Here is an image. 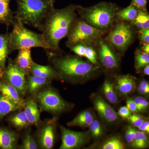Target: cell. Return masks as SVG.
Here are the masks:
<instances>
[{
    "label": "cell",
    "instance_id": "83f0119b",
    "mask_svg": "<svg viewBox=\"0 0 149 149\" xmlns=\"http://www.w3.org/2000/svg\"><path fill=\"white\" fill-rule=\"evenodd\" d=\"M149 64V54L146 53L137 48L135 52V68L136 71L139 72Z\"/></svg>",
    "mask_w": 149,
    "mask_h": 149
},
{
    "label": "cell",
    "instance_id": "4fadbf2b",
    "mask_svg": "<svg viewBox=\"0 0 149 149\" xmlns=\"http://www.w3.org/2000/svg\"><path fill=\"white\" fill-rule=\"evenodd\" d=\"M136 77L130 74L117 76L115 80L116 89L121 95H128L136 89Z\"/></svg>",
    "mask_w": 149,
    "mask_h": 149
},
{
    "label": "cell",
    "instance_id": "ffe728a7",
    "mask_svg": "<svg viewBox=\"0 0 149 149\" xmlns=\"http://www.w3.org/2000/svg\"><path fill=\"white\" fill-rule=\"evenodd\" d=\"M10 33H0V75L6 67L10 52Z\"/></svg>",
    "mask_w": 149,
    "mask_h": 149
},
{
    "label": "cell",
    "instance_id": "484cf974",
    "mask_svg": "<svg viewBox=\"0 0 149 149\" xmlns=\"http://www.w3.org/2000/svg\"><path fill=\"white\" fill-rule=\"evenodd\" d=\"M103 92L106 98L111 103L115 104L118 102V98L114 86L109 80H106L103 85Z\"/></svg>",
    "mask_w": 149,
    "mask_h": 149
},
{
    "label": "cell",
    "instance_id": "603a6c76",
    "mask_svg": "<svg viewBox=\"0 0 149 149\" xmlns=\"http://www.w3.org/2000/svg\"><path fill=\"white\" fill-rule=\"evenodd\" d=\"M22 107L16 102L0 94V120L10 113L20 109Z\"/></svg>",
    "mask_w": 149,
    "mask_h": 149
},
{
    "label": "cell",
    "instance_id": "6da1fadb",
    "mask_svg": "<svg viewBox=\"0 0 149 149\" xmlns=\"http://www.w3.org/2000/svg\"><path fill=\"white\" fill-rule=\"evenodd\" d=\"M76 7L77 5L72 4L63 8H54L46 17L42 34L50 51L57 52L61 41L67 37L78 18Z\"/></svg>",
    "mask_w": 149,
    "mask_h": 149
},
{
    "label": "cell",
    "instance_id": "cb8c5ba5",
    "mask_svg": "<svg viewBox=\"0 0 149 149\" xmlns=\"http://www.w3.org/2000/svg\"><path fill=\"white\" fill-rule=\"evenodd\" d=\"M94 119L95 117L91 112L85 110L77 115L73 120L67 123V125L69 126L86 128L89 127Z\"/></svg>",
    "mask_w": 149,
    "mask_h": 149
},
{
    "label": "cell",
    "instance_id": "8d00e7d4",
    "mask_svg": "<svg viewBox=\"0 0 149 149\" xmlns=\"http://www.w3.org/2000/svg\"><path fill=\"white\" fill-rule=\"evenodd\" d=\"M147 3L148 0H132L130 4L135 6L140 10L146 11H148Z\"/></svg>",
    "mask_w": 149,
    "mask_h": 149
},
{
    "label": "cell",
    "instance_id": "836d02e7",
    "mask_svg": "<svg viewBox=\"0 0 149 149\" xmlns=\"http://www.w3.org/2000/svg\"><path fill=\"white\" fill-rule=\"evenodd\" d=\"M20 148L23 149H37L38 147L32 136L29 133H27L23 139Z\"/></svg>",
    "mask_w": 149,
    "mask_h": 149
},
{
    "label": "cell",
    "instance_id": "f546056e",
    "mask_svg": "<svg viewBox=\"0 0 149 149\" xmlns=\"http://www.w3.org/2000/svg\"><path fill=\"white\" fill-rule=\"evenodd\" d=\"M131 146L138 149L145 148L148 145V137L146 133L141 131H137L132 143Z\"/></svg>",
    "mask_w": 149,
    "mask_h": 149
},
{
    "label": "cell",
    "instance_id": "f35d334b",
    "mask_svg": "<svg viewBox=\"0 0 149 149\" xmlns=\"http://www.w3.org/2000/svg\"><path fill=\"white\" fill-rule=\"evenodd\" d=\"M131 113L126 106L121 107L118 110V115L123 118H128L131 115Z\"/></svg>",
    "mask_w": 149,
    "mask_h": 149
},
{
    "label": "cell",
    "instance_id": "d6986e66",
    "mask_svg": "<svg viewBox=\"0 0 149 149\" xmlns=\"http://www.w3.org/2000/svg\"><path fill=\"white\" fill-rule=\"evenodd\" d=\"M29 74L44 78H58L59 75L54 68L50 65H41L33 62Z\"/></svg>",
    "mask_w": 149,
    "mask_h": 149
},
{
    "label": "cell",
    "instance_id": "52a82bcc",
    "mask_svg": "<svg viewBox=\"0 0 149 149\" xmlns=\"http://www.w3.org/2000/svg\"><path fill=\"white\" fill-rule=\"evenodd\" d=\"M106 33L94 28L78 17L68 35L65 45L68 48L76 45L94 47L99 39Z\"/></svg>",
    "mask_w": 149,
    "mask_h": 149
},
{
    "label": "cell",
    "instance_id": "f1b7e54d",
    "mask_svg": "<svg viewBox=\"0 0 149 149\" xmlns=\"http://www.w3.org/2000/svg\"><path fill=\"white\" fill-rule=\"evenodd\" d=\"M9 121L15 127L19 129L27 127L29 124L24 111L13 116L10 118Z\"/></svg>",
    "mask_w": 149,
    "mask_h": 149
},
{
    "label": "cell",
    "instance_id": "ac0fdd59",
    "mask_svg": "<svg viewBox=\"0 0 149 149\" xmlns=\"http://www.w3.org/2000/svg\"><path fill=\"white\" fill-rule=\"evenodd\" d=\"M12 0H0V25H5L8 28L13 25L15 17L10 4Z\"/></svg>",
    "mask_w": 149,
    "mask_h": 149
},
{
    "label": "cell",
    "instance_id": "e575fe53",
    "mask_svg": "<svg viewBox=\"0 0 149 149\" xmlns=\"http://www.w3.org/2000/svg\"><path fill=\"white\" fill-rule=\"evenodd\" d=\"M137 37L140 41V45L149 44V28L138 31Z\"/></svg>",
    "mask_w": 149,
    "mask_h": 149
},
{
    "label": "cell",
    "instance_id": "ab89813d",
    "mask_svg": "<svg viewBox=\"0 0 149 149\" xmlns=\"http://www.w3.org/2000/svg\"><path fill=\"white\" fill-rule=\"evenodd\" d=\"M126 107L131 113H134L138 112L136 104L133 101V100L131 99H129L127 100L126 101Z\"/></svg>",
    "mask_w": 149,
    "mask_h": 149
},
{
    "label": "cell",
    "instance_id": "4dcf8cb0",
    "mask_svg": "<svg viewBox=\"0 0 149 149\" xmlns=\"http://www.w3.org/2000/svg\"><path fill=\"white\" fill-rule=\"evenodd\" d=\"M88 127L91 135L94 138L98 139L103 135V129L98 120L94 119Z\"/></svg>",
    "mask_w": 149,
    "mask_h": 149
},
{
    "label": "cell",
    "instance_id": "7c38bea8",
    "mask_svg": "<svg viewBox=\"0 0 149 149\" xmlns=\"http://www.w3.org/2000/svg\"><path fill=\"white\" fill-rule=\"evenodd\" d=\"M93 103L95 109L100 116L106 122L111 123L118 119V114L112 107L100 96L93 98Z\"/></svg>",
    "mask_w": 149,
    "mask_h": 149
},
{
    "label": "cell",
    "instance_id": "5bb4252c",
    "mask_svg": "<svg viewBox=\"0 0 149 149\" xmlns=\"http://www.w3.org/2000/svg\"><path fill=\"white\" fill-rule=\"evenodd\" d=\"M18 54L14 61L19 68L29 75L33 61L31 55V49L25 48L18 50Z\"/></svg>",
    "mask_w": 149,
    "mask_h": 149
},
{
    "label": "cell",
    "instance_id": "2e32d148",
    "mask_svg": "<svg viewBox=\"0 0 149 149\" xmlns=\"http://www.w3.org/2000/svg\"><path fill=\"white\" fill-rule=\"evenodd\" d=\"M54 125L52 123H48L40 131L39 136L40 146L43 149H52L54 146Z\"/></svg>",
    "mask_w": 149,
    "mask_h": 149
},
{
    "label": "cell",
    "instance_id": "d6a6232c",
    "mask_svg": "<svg viewBox=\"0 0 149 149\" xmlns=\"http://www.w3.org/2000/svg\"><path fill=\"white\" fill-rule=\"evenodd\" d=\"M102 149H125V146L120 139L113 138L109 139L103 144Z\"/></svg>",
    "mask_w": 149,
    "mask_h": 149
},
{
    "label": "cell",
    "instance_id": "bcb514c9",
    "mask_svg": "<svg viewBox=\"0 0 149 149\" xmlns=\"http://www.w3.org/2000/svg\"><path fill=\"white\" fill-rule=\"evenodd\" d=\"M46 1H52L55 2V1L56 0H46Z\"/></svg>",
    "mask_w": 149,
    "mask_h": 149
},
{
    "label": "cell",
    "instance_id": "3957f363",
    "mask_svg": "<svg viewBox=\"0 0 149 149\" xmlns=\"http://www.w3.org/2000/svg\"><path fill=\"white\" fill-rule=\"evenodd\" d=\"M120 9L116 4L104 1L88 7L77 5L76 12L83 21L107 33L116 21V14Z\"/></svg>",
    "mask_w": 149,
    "mask_h": 149
},
{
    "label": "cell",
    "instance_id": "7a4b0ae2",
    "mask_svg": "<svg viewBox=\"0 0 149 149\" xmlns=\"http://www.w3.org/2000/svg\"><path fill=\"white\" fill-rule=\"evenodd\" d=\"M50 61L59 77L73 82H82L94 77L100 67L77 55L59 56L54 52L47 50Z\"/></svg>",
    "mask_w": 149,
    "mask_h": 149
},
{
    "label": "cell",
    "instance_id": "f6af8a7d",
    "mask_svg": "<svg viewBox=\"0 0 149 149\" xmlns=\"http://www.w3.org/2000/svg\"><path fill=\"white\" fill-rule=\"evenodd\" d=\"M143 74L144 75H149V65H148L146 66L143 69Z\"/></svg>",
    "mask_w": 149,
    "mask_h": 149
},
{
    "label": "cell",
    "instance_id": "1f68e13d",
    "mask_svg": "<svg viewBox=\"0 0 149 149\" xmlns=\"http://www.w3.org/2000/svg\"><path fill=\"white\" fill-rule=\"evenodd\" d=\"M84 57L93 64L100 66L97 59V53L93 46L86 45Z\"/></svg>",
    "mask_w": 149,
    "mask_h": 149
},
{
    "label": "cell",
    "instance_id": "9c48e42d",
    "mask_svg": "<svg viewBox=\"0 0 149 149\" xmlns=\"http://www.w3.org/2000/svg\"><path fill=\"white\" fill-rule=\"evenodd\" d=\"M37 99L43 110L53 113L64 111L67 103L58 93L51 88H46L37 93Z\"/></svg>",
    "mask_w": 149,
    "mask_h": 149
},
{
    "label": "cell",
    "instance_id": "277c9868",
    "mask_svg": "<svg viewBox=\"0 0 149 149\" xmlns=\"http://www.w3.org/2000/svg\"><path fill=\"white\" fill-rule=\"evenodd\" d=\"M17 9L15 17L24 24H27L42 32L44 21L55 2L46 0H15Z\"/></svg>",
    "mask_w": 149,
    "mask_h": 149
},
{
    "label": "cell",
    "instance_id": "30bf717a",
    "mask_svg": "<svg viewBox=\"0 0 149 149\" xmlns=\"http://www.w3.org/2000/svg\"><path fill=\"white\" fill-rule=\"evenodd\" d=\"M26 76L15 64L14 60L10 58L8 59L7 66L0 75L14 87L21 95H24L26 92Z\"/></svg>",
    "mask_w": 149,
    "mask_h": 149
},
{
    "label": "cell",
    "instance_id": "4316f807",
    "mask_svg": "<svg viewBox=\"0 0 149 149\" xmlns=\"http://www.w3.org/2000/svg\"><path fill=\"white\" fill-rule=\"evenodd\" d=\"M137 32L149 28V15L148 11L139 10L136 18L131 22Z\"/></svg>",
    "mask_w": 149,
    "mask_h": 149
},
{
    "label": "cell",
    "instance_id": "74e56055",
    "mask_svg": "<svg viewBox=\"0 0 149 149\" xmlns=\"http://www.w3.org/2000/svg\"><path fill=\"white\" fill-rule=\"evenodd\" d=\"M128 118L131 123L137 128H139L141 123L144 121L143 118L141 116L136 114L130 115Z\"/></svg>",
    "mask_w": 149,
    "mask_h": 149
},
{
    "label": "cell",
    "instance_id": "60d3db41",
    "mask_svg": "<svg viewBox=\"0 0 149 149\" xmlns=\"http://www.w3.org/2000/svg\"><path fill=\"white\" fill-rule=\"evenodd\" d=\"M139 129L144 133H149V122L148 121H144L139 126Z\"/></svg>",
    "mask_w": 149,
    "mask_h": 149
},
{
    "label": "cell",
    "instance_id": "8992f818",
    "mask_svg": "<svg viewBox=\"0 0 149 149\" xmlns=\"http://www.w3.org/2000/svg\"><path fill=\"white\" fill-rule=\"evenodd\" d=\"M137 33L131 22L117 20L104 37L120 56L135 42Z\"/></svg>",
    "mask_w": 149,
    "mask_h": 149
},
{
    "label": "cell",
    "instance_id": "d590c367",
    "mask_svg": "<svg viewBox=\"0 0 149 149\" xmlns=\"http://www.w3.org/2000/svg\"><path fill=\"white\" fill-rule=\"evenodd\" d=\"M136 130L131 126H128L125 132V139L128 143H131L133 141Z\"/></svg>",
    "mask_w": 149,
    "mask_h": 149
},
{
    "label": "cell",
    "instance_id": "5b68a950",
    "mask_svg": "<svg viewBox=\"0 0 149 149\" xmlns=\"http://www.w3.org/2000/svg\"><path fill=\"white\" fill-rule=\"evenodd\" d=\"M10 33V52L25 48H42L46 51L50 48L42 33L39 34L27 29L23 23L15 18Z\"/></svg>",
    "mask_w": 149,
    "mask_h": 149
},
{
    "label": "cell",
    "instance_id": "7402d4cb",
    "mask_svg": "<svg viewBox=\"0 0 149 149\" xmlns=\"http://www.w3.org/2000/svg\"><path fill=\"white\" fill-rule=\"evenodd\" d=\"M17 137L15 133L7 129L0 127V148L13 149L16 147Z\"/></svg>",
    "mask_w": 149,
    "mask_h": 149
},
{
    "label": "cell",
    "instance_id": "8fae6325",
    "mask_svg": "<svg viewBox=\"0 0 149 149\" xmlns=\"http://www.w3.org/2000/svg\"><path fill=\"white\" fill-rule=\"evenodd\" d=\"M62 143L60 149L77 148L87 143L89 141L86 132H77L61 126Z\"/></svg>",
    "mask_w": 149,
    "mask_h": 149
},
{
    "label": "cell",
    "instance_id": "ee69618b",
    "mask_svg": "<svg viewBox=\"0 0 149 149\" xmlns=\"http://www.w3.org/2000/svg\"><path fill=\"white\" fill-rule=\"evenodd\" d=\"M141 49L144 52L149 54V44L142 45Z\"/></svg>",
    "mask_w": 149,
    "mask_h": 149
},
{
    "label": "cell",
    "instance_id": "e0dca14e",
    "mask_svg": "<svg viewBox=\"0 0 149 149\" xmlns=\"http://www.w3.org/2000/svg\"><path fill=\"white\" fill-rule=\"evenodd\" d=\"M52 79L38 77L34 75H29L26 76V92L28 91L30 94H37L43 87L49 84Z\"/></svg>",
    "mask_w": 149,
    "mask_h": 149
},
{
    "label": "cell",
    "instance_id": "7bdbcfd3",
    "mask_svg": "<svg viewBox=\"0 0 149 149\" xmlns=\"http://www.w3.org/2000/svg\"><path fill=\"white\" fill-rule=\"evenodd\" d=\"M138 91L141 94H148L149 93V88H145V87H141L139 86Z\"/></svg>",
    "mask_w": 149,
    "mask_h": 149
},
{
    "label": "cell",
    "instance_id": "b9f144b4",
    "mask_svg": "<svg viewBox=\"0 0 149 149\" xmlns=\"http://www.w3.org/2000/svg\"><path fill=\"white\" fill-rule=\"evenodd\" d=\"M149 105V103L146 100L142 97L141 104V112H144L147 109Z\"/></svg>",
    "mask_w": 149,
    "mask_h": 149
},
{
    "label": "cell",
    "instance_id": "44dd1931",
    "mask_svg": "<svg viewBox=\"0 0 149 149\" xmlns=\"http://www.w3.org/2000/svg\"><path fill=\"white\" fill-rule=\"evenodd\" d=\"M24 107L29 124L38 126L40 122V111L36 102L30 99L25 102Z\"/></svg>",
    "mask_w": 149,
    "mask_h": 149
},
{
    "label": "cell",
    "instance_id": "9a60e30c",
    "mask_svg": "<svg viewBox=\"0 0 149 149\" xmlns=\"http://www.w3.org/2000/svg\"><path fill=\"white\" fill-rule=\"evenodd\" d=\"M0 94L24 107L25 100L17 90L2 77H0Z\"/></svg>",
    "mask_w": 149,
    "mask_h": 149
},
{
    "label": "cell",
    "instance_id": "d4e9b609",
    "mask_svg": "<svg viewBox=\"0 0 149 149\" xmlns=\"http://www.w3.org/2000/svg\"><path fill=\"white\" fill-rule=\"evenodd\" d=\"M140 10L130 4L125 8L120 9L116 14V20H122L132 22L139 14Z\"/></svg>",
    "mask_w": 149,
    "mask_h": 149
},
{
    "label": "cell",
    "instance_id": "ba28073f",
    "mask_svg": "<svg viewBox=\"0 0 149 149\" xmlns=\"http://www.w3.org/2000/svg\"><path fill=\"white\" fill-rule=\"evenodd\" d=\"M104 36L98 40L94 47L98 62L100 66L101 65L106 70L113 71L119 67L120 56Z\"/></svg>",
    "mask_w": 149,
    "mask_h": 149
}]
</instances>
